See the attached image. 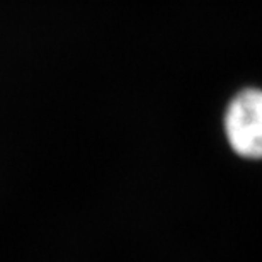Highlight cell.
<instances>
[{
  "label": "cell",
  "mask_w": 262,
  "mask_h": 262,
  "mask_svg": "<svg viewBox=\"0 0 262 262\" xmlns=\"http://www.w3.org/2000/svg\"><path fill=\"white\" fill-rule=\"evenodd\" d=\"M223 135L240 159L262 160L260 87H244L230 97L223 113Z\"/></svg>",
  "instance_id": "obj_1"
}]
</instances>
